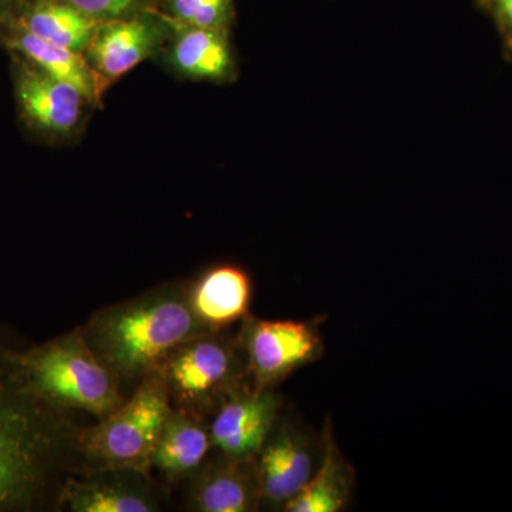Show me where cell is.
<instances>
[{
  "label": "cell",
  "instance_id": "9a60e30c",
  "mask_svg": "<svg viewBox=\"0 0 512 512\" xmlns=\"http://www.w3.org/2000/svg\"><path fill=\"white\" fill-rule=\"evenodd\" d=\"M0 45L10 55L22 57L43 72L73 84L94 107L100 106L106 90L82 53L39 39L12 20L0 26Z\"/></svg>",
  "mask_w": 512,
  "mask_h": 512
},
{
  "label": "cell",
  "instance_id": "5bb4252c",
  "mask_svg": "<svg viewBox=\"0 0 512 512\" xmlns=\"http://www.w3.org/2000/svg\"><path fill=\"white\" fill-rule=\"evenodd\" d=\"M252 293L251 276L231 264L212 266L188 285L192 312L208 332H225L247 318Z\"/></svg>",
  "mask_w": 512,
  "mask_h": 512
},
{
  "label": "cell",
  "instance_id": "9c48e42d",
  "mask_svg": "<svg viewBox=\"0 0 512 512\" xmlns=\"http://www.w3.org/2000/svg\"><path fill=\"white\" fill-rule=\"evenodd\" d=\"M322 440L298 421L279 417L256 454L262 507L284 511L318 467Z\"/></svg>",
  "mask_w": 512,
  "mask_h": 512
},
{
  "label": "cell",
  "instance_id": "e0dca14e",
  "mask_svg": "<svg viewBox=\"0 0 512 512\" xmlns=\"http://www.w3.org/2000/svg\"><path fill=\"white\" fill-rule=\"evenodd\" d=\"M212 448L207 421L173 407L154 448L151 468H157L168 483L190 480Z\"/></svg>",
  "mask_w": 512,
  "mask_h": 512
},
{
  "label": "cell",
  "instance_id": "7c38bea8",
  "mask_svg": "<svg viewBox=\"0 0 512 512\" xmlns=\"http://www.w3.org/2000/svg\"><path fill=\"white\" fill-rule=\"evenodd\" d=\"M188 505L198 512H254L262 507L255 457L217 451L190 478Z\"/></svg>",
  "mask_w": 512,
  "mask_h": 512
},
{
  "label": "cell",
  "instance_id": "7a4b0ae2",
  "mask_svg": "<svg viewBox=\"0 0 512 512\" xmlns=\"http://www.w3.org/2000/svg\"><path fill=\"white\" fill-rule=\"evenodd\" d=\"M87 345L121 382H140L188 340L210 333L195 318L188 285H164L106 306L80 328Z\"/></svg>",
  "mask_w": 512,
  "mask_h": 512
},
{
  "label": "cell",
  "instance_id": "8992f818",
  "mask_svg": "<svg viewBox=\"0 0 512 512\" xmlns=\"http://www.w3.org/2000/svg\"><path fill=\"white\" fill-rule=\"evenodd\" d=\"M237 339L255 389H275L296 370L318 362L325 352L319 318L268 320L248 315Z\"/></svg>",
  "mask_w": 512,
  "mask_h": 512
},
{
  "label": "cell",
  "instance_id": "44dd1931",
  "mask_svg": "<svg viewBox=\"0 0 512 512\" xmlns=\"http://www.w3.org/2000/svg\"><path fill=\"white\" fill-rule=\"evenodd\" d=\"M477 5L493 20L505 59L512 62V0H477Z\"/></svg>",
  "mask_w": 512,
  "mask_h": 512
},
{
  "label": "cell",
  "instance_id": "6da1fadb",
  "mask_svg": "<svg viewBox=\"0 0 512 512\" xmlns=\"http://www.w3.org/2000/svg\"><path fill=\"white\" fill-rule=\"evenodd\" d=\"M23 348L0 325V512L56 510L79 456L73 413L33 389L19 360Z\"/></svg>",
  "mask_w": 512,
  "mask_h": 512
},
{
  "label": "cell",
  "instance_id": "30bf717a",
  "mask_svg": "<svg viewBox=\"0 0 512 512\" xmlns=\"http://www.w3.org/2000/svg\"><path fill=\"white\" fill-rule=\"evenodd\" d=\"M282 412L275 389L241 387L208 420L212 447L232 457H256Z\"/></svg>",
  "mask_w": 512,
  "mask_h": 512
},
{
  "label": "cell",
  "instance_id": "5b68a950",
  "mask_svg": "<svg viewBox=\"0 0 512 512\" xmlns=\"http://www.w3.org/2000/svg\"><path fill=\"white\" fill-rule=\"evenodd\" d=\"M171 406L207 421L224 400L251 383L237 336L210 332L188 340L160 366Z\"/></svg>",
  "mask_w": 512,
  "mask_h": 512
},
{
  "label": "cell",
  "instance_id": "8fae6325",
  "mask_svg": "<svg viewBox=\"0 0 512 512\" xmlns=\"http://www.w3.org/2000/svg\"><path fill=\"white\" fill-rule=\"evenodd\" d=\"M56 510L72 512H156L160 497L148 474L124 468H96L67 477Z\"/></svg>",
  "mask_w": 512,
  "mask_h": 512
},
{
  "label": "cell",
  "instance_id": "277c9868",
  "mask_svg": "<svg viewBox=\"0 0 512 512\" xmlns=\"http://www.w3.org/2000/svg\"><path fill=\"white\" fill-rule=\"evenodd\" d=\"M173 410L160 367L138 382L134 393L92 427L80 429L77 451L96 468H124L150 476L154 448Z\"/></svg>",
  "mask_w": 512,
  "mask_h": 512
},
{
  "label": "cell",
  "instance_id": "ba28073f",
  "mask_svg": "<svg viewBox=\"0 0 512 512\" xmlns=\"http://www.w3.org/2000/svg\"><path fill=\"white\" fill-rule=\"evenodd\" d=\"M173 32L161 10L101 22L84 57L104 90L148 59L160 56Z\"/></svg>",
  "mask_w": 512,
  "mask_h": 512
},
{
  "label": "cell",
  "instance_id": "4fadbf2b",
  "mask_svg": "<svg viewBox=\"0 0 512 512\" xmlns=\"http://www.w3.org/2000/svg\"><path fill=\"white\" fill-rule=\"evenodd\" d=\"M161 60L167 72L192 82L231 83L237 79V62L229 30L192 28L173 23Z\"/></svg>",
  "mask_w": 512,
  "mask_h": 512
},
{
  "label": "cell",
  "instance_id": "ac0fdd59",
  "mask_svg": "<svg viewBox=\"0 0 512 512\" xmlns=\"http://www.w3.org/2000/svg\"><path fill=\"white\" fill-rule=\"evenodd\" d=\"M12 22L39 39L82 55L99 26L67 0H25Z\"/></svg>",
  "mask_w": 512,
  "mask_h": 512
},
{
  "label": "cell",
  "instance_id": "d6986e66",
  "mask_svg": "<svg viewBox=\"0 0 512 512\" xmlns=\"http://www.w3.org/2000/svg\"><path fill=\"white\" fill-rule=\"evenodd\" d=\"M160 10L175 25L231 30L235 0H163Z\"/></svg>",
  "mask_w": 512,
  "mask_h": 512
},
{
  "label": "cell",
  "instance_id": "7402d4cb",
  "mask_svg": "<svg viewBox=\"0 0 512 512\" xmlns=\"http://www.w3.org/2000/svg\"><path fill=\"white\" fill-rule=\"evenodd\" d=\"M25 0H0V26L15 18Z\"/></svg>",
  "mask_w": 512,
  "mask_h": 512
},
{
  "label": "cell",
  "instance_id": "ffe728a7",
  "mask_svg": "<svg viewBox=\"0 0 512 512\" xmlns=\"http://www.w3.org/2000/svg\"><path fill=\"white\" fill-rule=\"evenodd\" d=\"M96 22L130 18L148 10H160L163 0H67Z\"/></svg>",
  "mask_w": 512,
  "mask_h": 512
},
{
  "label": "cell",
  "instance_id": "52a82bcc",
  "mask_svg": "<svg viewBox=\"0 0 512 512\" xmlns=\"http://www.w3.org/2000/svg\"><path fill=\"white\" fill-rule=\"evenodd\" d=\"M13 96L23 126L45 143H69L80 136L93 104L73 84L12 55Z\"/></svg>",
  "mask_w": 512,
  "mask_h": 512
},
{
  "label": "cell",
  "instance_id": "3957f363",
  "mask_svg": "<svg viewBox=\"0 0 512 512\" xmlns=\"http://www.w3.org/2000/svg\"><path fill=\"white\" fill-rule=\"evenodd\" d=\"M19 360L33 389L66 412L90 414L99 421L126 400L121 380L87 345L80 328L25 346Z\"/></svg>",
  "mask_w": 512,
  "mask_h": 512
},
{
  "label": "cell",
  "instance_id": "2e32d148",
  "mask_svg": "<svg viewBox=\"0 0 512 512\" xmlns=\"http://www.w3.org/2000/svg\"><path fill=\"white\" fill-rule=\"evenodd\" d=\"M320 440L322 448L318 467L301 493L285 505L286 512H340L352 503L356 487L355 470L336 443L330 420L326 421Z\"/></svg>",
  "mask_w": 512,
  "mask_h": 512
}]
</instances>
